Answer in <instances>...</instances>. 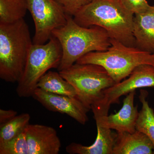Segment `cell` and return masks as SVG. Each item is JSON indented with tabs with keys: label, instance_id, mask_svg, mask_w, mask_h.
Listing matches in <instances>:
<instances>
[{
	"label": "cell",
	"instance_id": "1",
	"mask_svg": "<svg viewBox=\"0 0 154 154\" xmlns=\"http://www.w3.org/2000/svg\"><path fill=\"white\" fill-rule=\"evenodd\" d=\"M134 15L119 0H92L73 17L80 26H99L107 31L110 38L127 46L136 47Z\"/></svg>",
	"mask_w": 154,
	"mask_h": 154
},
{
	"label": "cell",
	"instance_id": "2",
	"mask_svg": "<svg viewBox=\"0 0 154 154\" xmlns=\"http://www.w3.org/2000/svg\"><path fill=\"white\" fill-rule=\"evenodd\" d=\"M52 36L57 38L62 49L59 72L71 66L87 54L105 51L111 45L110 37L104 28L80 26L68 15L66 25L54 30Z\"/></svg>",
	"mask_w": 154,
	"mask_h": 154
},
{
	"label": "cell",
	"instance_id": "3",
	"mask_svg": "<svg viewBox=\"0 0 154 154\" xmlns=\"http://www.w3.org/2000/svg\"><path fill=\"white\" fill-rule=\"evenodd\" d=\"M33 44L24 19L11 24L0 23V78L7 82L21 79L28 53Z\"/></svg>",
	"mask_w": 154,
	"mask_h": 154
},
{
	"label": "cell",
	"instance_id": "4",
	"mask_svg": "<svg viewBox=\"0 0 154 154\" xmlns=\"http://www.w3.org/2000/svg\"><path fill=\"white\" fill-rule=\"evenodd\" d=\"M107 50L87 54L77 61L79 64H96L106 69L116 84L129 76L136 67L142 64L154 66V53L136 47L127 46L110 38Z\"/></svg>",
	"mask_w": 154,
	"mask_h": 154
},
{
	"label": "cell",
	"instance_id": "5",
	"mask_svg": "<svg viewBox=\"0 0 154 154\" xmlns=\"http://www.w3.org/2000/svg\"><path fill=\"white\" fill-rule=\"evenodd\" d=\"M61 46L53 36L46 43L32 44L28 53L25 70L16 91L20 97L32 96L40 79L49 69H57L62 57Z\"/></svg>",
	"mask_w": 154,
	"mask_h": 154
},
{
	"label": "cell",
	"instance_id": "6",
	"mask_svg": "<svg viewBox=\"0 0 154 154\" xmlns=\"http://www.w3.org/2000/svg\"><path fill=\"white\" fill-rule=\"evenodd\" d=\"M59 72L71 84L76 97L90 110L91 105L104 96L103 91L116 84L106 69L96 64L75 63Z\"/></svg>",
	"mask_w": 154,
	"mask_h": 154
},
{
	"label": "cell",
	"instance_id": "7",
	"mask_svg": "<svg viewBox=\"0 0 154 154\" xmlns=\"http://www.w3.org/2000/svg\"><path fill=\"white\" fill-rule=\"evenodd\" d=\"M28 11L34 22L33 44L46 43L55 29L66 25L67 14L54 0H27Z\"/></svg>",
	"mask_w": 154,
	"mask_h": 154
},
{
	"label": "cell",
	"instance_id": "8",
	"mask_svg": "<svg viewBox=\"0 0 154 154\" xmlns=\"http://www.w3.org/2000/svg\"><path fill=\"white\" fill-rule=\"evenodd\" d=\"M111 105L105 96L94 102L91 106L97 127L96 140L91 146L72 143L66 150L70 154H112L116 133H113L107 123V118Z\"/></svg>",
	"mask_w": 154,
	"mask_h": 154
},
{
	"label": "cell",
	"instance_id": "9",
	"mask_svg": "<svg viewBox=\"0 0 154 154\" xmlns=\"http://www.w3.org/2000/svg\"><path fill=\"white\" fill-rule=\"evenodd\" d=\"M32 97L50 111L66 114L83 125L88 121L90 110L76 97L51 94L39 88Z\"/></svg>",
	"mask_w": 154,
	"mask_h": 154
},
{
	"label": "cell",
	"instance_id": "10",
	"mask_svg": "<svg viewBox=\"0 0 154 154\" xmlns=\"http://www.w3.org/2000/svg\"><path fill=\"white\" fill-rule=\"evenodd\" d=\"M154 88V66L142 64L136 67L128 78L103 91L110 105L118 104L121 96L139 88Z\"/></svg>",
	"mask_w": 154,
	"mask_h": 154
},
{
	"label": "cell",
	"instance_id": "11",
	"mask_svg": "<svg viewBox=\"0 0 154 154\" xmlns=\"http://www.w3.org/2000/svg\"><path fill=\"white\" fill-rule=\"evenodd\" d=\"M28 154H58L61 143L57 132L51 127L29 124L25 130Z\"/></svg>",
	"mask_w": 154,
	"mask_h": 154
},
{
	"label": "cell",
	"instance_id": "12",
	"mask_svg": "<svg viewBox=\"0 0 154 154\" xmlns=\"http://www.w3.org/2000/svg\"><path fill=\"white\" fill-rule=\"evenodd\" d=\"M136 91L126 95L120 110L115 114L108 115L107 123L111 129L116 132L133 133L136 131V125L139 115L137 105L134 106Z\"/></svg>",
	"mask_w": 154,
	"mask_h": 154
},
{
	"label": "cell",
	"instance_id": "13",
	"mask_svg": "<svg viewBox=\"0 0 154 154\" xmlns=\"http://www.w3.org/2000/svg\"><path fill=\"white\" fill-rule=\"evenodd\" d=\"M154 146L145 134L136 130L133 133L116 132L112 154H152Z\"/></svg>",
	"mask_w": 154,
	"mask_h": 154
},
{
	"label": "cell",
	"instance_id": "14",
	"mask_svg": "<svg viewBox=\"0 0 154 154\" xmlns=\"http://www.w3.org/2000/svg\"><path fill=\"white\" fill-rule=\"evenodd\" d=\"M134 15L133 34L136 47L154 53V6L144 13Z\"/></svg>",
	"mask_w": 154,
	"mask_h": 154
},
{
	"label": "cell",
	"instance_id": "15",
	"mask_svg": "<svg viewBox=\"0 0 154 154\" xmlns=\"http://www.w3.org/2000/svg\"><path fill=\"white\" fill-rule=\"evenodd\" d=\"M37 88L51 94L76 97L75 88L57 72H47L39 80Z\"/></svg>",
	"mask_w": 154,
	"mask_h": 154
},
{
	"label": "cell",
	"instance_id": "16",
	"mask_svg": "<svg viewBox=\"0 0 154 154\" xmlns=\"http://www.w3.org/2000/svg\"><path fill=\"white\" fill-rule=\"evenodd\" d=\"M148 92L145 90L140 91L139 99L142 104L137 121L136 130L145 134L151 141L154 146V110L150 107L147 98Z\"/></svg>",
	"mask_w": 154,
	"mask_h": 154
},
{
	"label": "cell",
	"instance_id": "17",
	"mask_svg": "<svg viewBox=\"0 0 154 154\" xmlns=\"http://www.w3.org/2000/svg\"><path fill=\"white\" fill-rule=\"evenodd\" d=\"M28 11L27 0H0V23L11 24L23 19Z\"/></svg>",
	"mask_w": 154,
	"mask_h": 154
},
{
	"label": "cell",
	"instance_id": "18",
	"mask_svg": "<svg viewBox=\"0 0 154 154\" xmlns=\"http://www.w3.org/2000/svg\"><path fill=\"white\" fill-rule=\"evenodd\" d=\"M30 114L23 113L0 125V145L8 142L24 132L29 124Z\"/></svg>",
	"mask_w": 154,
	"mask_h": 154
},
{
	"label": "cell",
	"instance_id": "19",
	"mask_svg": "<svg viewBox=\"0 0 154 154\" xmlns=\"http://www.w3.org/2000/svg\"><path fill=\"white\" fill-rule=\"evenodd\" d=\"M0 154H28L25 131L8 142L0 145Z\"/></svg>",
	"mask_w": 154,
	"mask_h": 154
},
{
	"label": "cell",
	"instance_id": "20",
	"mask_svg": "<svg viewBox=\"0 0 154 154\" xmlns=\"http://www.w3.org/2000/svg\"><path fill=\"white\" fill-rule=\"evenodd\" d=\"M63 9L67 15L74 17L92 0H54Z\"/></svg>",
	"mask_w": 154,
	"mask_h": 154
},
{
	"label": "cell",
	"instance_id": "21",
	"mask_svg": "<svg viewBox=\"0 0 154 154\" xmlns=\"http://www.w3.org/2000/svg\"><path fill=\"white\" fill-rule=\"evenodd\" d=\"M128 11L134 14L144 13L150 8L146 0H119Z\"/></svg>",
	"mask_w": 154,
	"mask_h": 154
},
{
	"label": "cell",
	"instance_id": "22",
	"mask_svg": "<svg viewBox=\"0 0 154 154\" xmlns=\"http://www.w3.org/2000/svg\"><path fill=\"white\" fill-rule=\"evenodd\" d=\"M17 115V111L13 110H0V125L9 122Z\"/></svg>",
	"mask_w": 154,
	"mask_h": 154
}]
</instances>
